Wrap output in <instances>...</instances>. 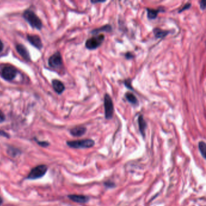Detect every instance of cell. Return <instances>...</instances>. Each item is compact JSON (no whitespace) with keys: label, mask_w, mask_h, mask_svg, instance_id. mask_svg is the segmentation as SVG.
Masks as SVG:
<instances>
[{"label":"cell","mask_w":206,"mask_h":206,"mask_svg":"<svg viewBox=\"0 0 206 206\" xmlns=\"http://www.w3.org/2000/svg\"><path fill=\"white\" fill-rule=\"evenodd\" d=\"M23 17L33 28H35L38 30L42 29V21L32 10H26L23 14Z\"/></svg>","instance_id":"cell-1"},{"label":"cell","mask_w":206,"mask_h":206,"mask_svg":"<svg viewBox=\"0 0 206 206\" xmlns=\"http://www.w3.org/2000/svg\"><path fill=\"white\" fill-rule=\"evenodd\" d=\"M104 109H105V117L106 119H111L114 115V105L111 96L105 94L104 96Z\"/></svg>","instance_id":"cell-2"},{"label":"cell","mask_w":206,"mask_h":206,"mask_svg":"<svg viewBox=\"0 0 206 206\" xmlns=\"http://www.w3.org/2000/svg\"><path fill=\"white\" fill-rule=\"evenodd\" d=\"M68 146L75 149H84L93 147L95 143L91 139H84L74 141H69L67 142Z\"/></svg>","instance_id":"cell-3"},{"label":"cell","mask_w":206,"mask_h":206,"mask_svg":"<svg viewBox=\"0 0 206 206\" xmlns=\"http://www.w3.org/2000/svg\"><path fill=\"white\" fill-rule=\"evenodd\" d=\"M105 36L103 35H99L93 36L87 40L85 47L89 50H95L102 45Z\"/></svg>","instance_id":"cell-4"},{"label":"cell","mask_w":206,"mask_h":206,"mask_svg":"<svg viewBox=\"0 0 206 206\" xmlns=\"http://www.w3.org/2000/svg\"><path fill=\"white\" fill-rule=\"evenodd\" d=\"M47 171V166L44 164L38 166L31 169V171L30 172L29 174L27 176V178L30 179H35L41 178L44 175Z\"/></svg>","instance_id":"cell-5"},{"label":"cell","mask_w":206,"mask_h":206,"mask_svg":"<svg viewBox=\"0 0 206 206\" xmlns=\"http://www.w3.org/2000/svg\"><path fill=\"white\" fill-rule=\"evenodd\" d=\"M17 73V70L14 67L7 66L2 70L1 75L4 79L7 81H11L15 79Z\"/></svg>","instance_id":"cell-6"},{"label":"cell","mask_w":206,"mask_h":206,"mask_svg":"<svg viewBox=\"0 0 206 206\" xmlns=\"http://www.w3.org/2000/svg\"><path fill=\"white\" fill-rule=\"evenodd\" d=\"M62 58L59 52L55 53L48 59L49 66L53 68H58L62 65Z\"/></svg>","instance_id":"cell-7"},{"label":"cell","mask_w":206,"mask_h":206,"mask_svg":"<svg viewBox=\"0 0 206 206\" xmlns=\"http://www.w3.org/2000/svg\"><path fill=\"white\" fill-rule=\"evenodd\" d=\"M27 40L30 43L38 49H41L43 47L42 41L38 35H27Z\"/></svg>","instance_id":"cell-8"},{"label":"cell","mask_w":206,"mask_h":206,"mask_svg":"<svg viewBox=\"0 0 206 206\" xmlns=\"http://www.w3.org/2000/svg\"><path fill=\"white\" fill-rule=\"evenodd\" d=\"M16 51L18 53L23 57V59H25L27 61H30V56L29 53L27 50V49L23 45L18 44L16 46Z\"/></svg>","instance_id":"cell-9"},{"label":"cell","mask_w":206,"mask_h":206,"mask_svg":"<svg viewBox=\"0 0 206 206\" xmlns=\"http://www.w3.org/2000/svg\"><path fill=\"white\" fill-rule=\"evenodd\" d=\"M68 198L74 202L78 203H85L89 200V196L80 195H68Z\"/></svg>","instance_id":"cell-10"},{"label":"cell","mask_w":206,"mask_h":206,"mask_svg":"<svg viewBox=\"0 0 206 206\" xmlns=\"http://www.w3.org/2000/svg\"><path fill=\"white\" fill-rule=\"evenodd\" d=\"M138 123L139 127V131L143 137H145V131L147 128V123L145 120L143 116L140 115L138 118Z\"/></svg>","instance_id":"cell-11"},{"label":"cell","mask_w":206,"mask_h":206,"mask_svg":"<svg viewBox=\"0 0 206 206\" xmlns=\"http://www.w3.org/2000/svg\"><path fill=\"white\" fill-rule=\"evenodd\" d=\"M52 85L54 90L59 94H62L65 90V85L64 84L59 80L55 79L52 82Z\"/></svg>","instance_id":"cell-12"},{"label":"cell","mask_w":206,"mask_h":206,"mask_svg":"<svg viewBox=\"0 0 206 206\" xmlns=\"http://www.w3.org/2000/svg\"><path fill=\"white\" fill-rule=\"evenodd\" d=\"M87 131V128L84 126H76L70 130V134L74 137H81Z\"/></svg>","instance_id":"cell-13"},{"label":"cell","mask_w":206,"mask_h":206,"mask_svg":"<svg viewBox=\"0 0 206 206\" xmlns=\"http://www.w3.org/2000/svg\"><path fill=\"white\" fill-rule=\"evenodd\" d=\"M147 12V18L149 19H154L157 17L159 13L164 12V10L163 9H151L149 8L146 9Z\"/></svg>","instance_id":"cell-14"},{"label":"cell","mask_w":206,"mask_h":206,"mask_svg":"<svg viewBox=\"0 0 206 206\" xmlns=\"http://www.w3.org/2000/svg\"><path fill=\"white\" fill-rule=\"evenodd\" d=\"M153 32L156 38H164L169 33L167 30H164L160 28H155L153 30Z\"/></svg>","instance_id":"cell-15"},{"label":"cell","mask_w":206,"mask_h":206,"mask_svg":"<svg viewBox=\"0 0 206 206\" xmlns=\"http://www.w3.org/2000/svg\"><path fill=\"white\" fill-rule=\"evenodd\" d=\"M125 97L126 100L130 102V103L133 104V105H138V100L137 97L134 95V94L130 93V92H127L125 93Z\"/></svg>","instance_id":"cell-16"},{"label":"cell","mask_w":206,"mask_h":206,"mask_svg":"<svg viewBox=\"0 0 206 206\" xmlns=\"http://www.w3.org/2000/svg\"><path fill=\"white\" fill-rule=\"evenodd\" d=\"M112 31V27L109 25V24H107V25H105V26H103L102 27H100V28H98V29H94L92 31L91 33H94V34H98L100 31H106V32H109V31Z\"/></svg>","instance_id":"cell-17"},{"label":"cell","mask_w":206,"mask_h":206,"mask_svg":"<svg viewBox=\"0 0 206 206\" xmlns=\"http://www.w3.org/2000/svg\"><path fill=\"white\" fill-rule=\"evenodd\" d=\"M199 149L201 152V154H202L203 157L206 159V145L204 142H200L199 143Z\"/></svg>","instance_id":"cell-18"},{"label":"cell","mask_w":206,"mask_h":206,"mask_svg":"<svg viewBox=\"0 0 206 206\" xmlns=\"http://www.w3.org/2000/svg\"><path fill=\"white\" fill-rule=\"evenodd\" d=\"M191 3H187V4H186L184 6V7L182 8V9H180V10L179 11V13H181V12H184V10H187V9H190L191 8Z\"/></svg>","instance_id":"cell-19"},{"label":"cell","mask_w":206,"mask_h":206,"mask_svg":"<svg viewBox=\"0 0 206 206\" xmlns=\"http://www.w3.org/2000/svg\"><path fill=\"white\" fill-rule=\"evenodd\" d=\"M131 84V80H130V79L125 81V86H126L128 89H131V90H133V89L132 88Z\"/></svg>","instance_id":"cell-20"},{"label":"cell","mask_w":206,"mask_h":206,"mask_svg":"<svg viewBox=\"0 0 206 206\" xmlns=\"http://www.w3.org/2000/svg\"><path fill=\"white\" fill-rule=\"evenodd\" d=\"M104 184L106 186V187H113L114 186V185H115L114 183H112L111 181L106 182Z\"/></svg>","instance_id":"cell-21"},{"label":"cell","mask_w":206,"mask_h":206,"mask_svg":"<svg viewBox=\"0 0 206 206\" xmlns=\"http://www.w3.org/2000/svg\"><path fill=\"white\" fill-rule=\"evenodd\" d=\"M5 120V116L2 111L0 109V123L3 122Z\"/></svg>","instance_id":"cell-22"},{"label":"cell","mask_w":206,"mask_h":206,"mask_svg":"<svg viewBox=\"0 0 206 206\" xmlns=\"http://www.w3.org/2000/svg\"><path fill=\"white\" fill-rule=\"evenodd\" d=\"M200 8L203 10H205V9H206V4H205L204 1H201L200 2Z\"/></svg>","instance_id":"cell-23"},{"label":"cell","mask_w":206,"mask_h":206,"mask_svg":"<svg viewBox=\"0 0 206 206\" xmlns=\"http://www.w3.org/2000/svg\"><path fill=\"white\" fill-rule=\"evenodd\" d=\"M38 143L43 147H46V146H48V143L47 142H38Z\"/></svg>","instance_id":"cell-24"},{"label":"cell","mask_w":206,"mask_h":206,"mask_svg":"<svg viewBox=\"0 0 206 206\" xmlns=\"http://www.w3.org/2000/svg\"><path fill=\"white\" fill-rule=\"evenodd\" d=\"M125 57H126V59H133V58H134V55H133L131 53H130V52H129V53H127L125 55Z\"/></svg>","instance_id":"cell-25"},{"label":"cell","mask_w":206,"mask_h":206,"mask_svg":"<svg viewBox=\"0 0 206 206\" xmlns=\"http://www.w3.org/2000/svg\"><path fill=\"white\" fill-rule=\"evenodd\" d=\"M0 136H2V137H9V135L5 132H4L3 131H0Z\"/></svg>","instance_id":"cell-26"},{"label":"cell","mask_w":206,"mask_h":206,"mask_svg":"<svg viewBox=\"0 0 206 206\" xmlns=\"http://www.w3.org/2000/svg\"><path fill=\"white\" fill-rule=\"evenodd\" d=\"M3 48H4V44H3L2 42L0 40V52H1L2 51Z\"/></svg>","instance_id":"cell-27"},{"label":"cell","mask_w":206,"mask_h":206,"mask_svg":"<svg viewBox=\"0 0 206 206\" xmlns=\"http://www.w3.org/2000/svg\"><path fill=\"white\" fill-rule=\"evenodd\" d=\"M91 2L92 3H93V4H96V3L104 2H105V1H91Z\"/></svg>","instance_id":"cell-28"},{"label":"cell","mask_w":206,"mask_h":206,"mask_svg":"<svg viewBox=\"0 0 206 206\" xmlns=\"http://www.w3.org/2000/svg\"><path fill=\"white\" fill-rule=\"evenodd\" d=\"M2 203V198L0 197V206L1 205Z\"/></svg>","instance_id":"cell-29"}]
</instances>
